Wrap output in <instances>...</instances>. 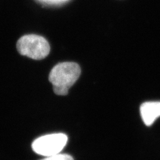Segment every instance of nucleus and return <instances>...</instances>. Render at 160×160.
Returning a JSON list of instances; mask_svg holds the SVG:
<instances>
[{
  "instance_id": "nucleus-1",
  "label": "nucleus",
  "mask_w": 160,
  "mask_h": 160,
  "mask_svg": "<svg viewBox=\"0 0 160 160\" xmlns=\"http://www.w3.org/2000/svg\"><path fill=\"white\" fill-rule=\"evenodd\" d=\"M80 74L81 68L76 63L63 62L57 64L49 76L55 93L58 96H66L69 89L77 82Z\"/></svg>"
},
{
  "instance_id": "nucleus-2",
  "label": "nucleus",
  "mask_w": 160,
  "mask_h": 160,
  "mask_svg": "<svg viewBox=\"0 0 160 160\" xmlns=\"http://www.w3.org/2000/svg\"><path fill=\"white\" fill-rule=\"evenodd\" d=\"M17 49L22 56L40 60L46 58L50 52V46L47 40L38 35H26L17 42Z\"/></svg>"
},
{
  "instance_id": "nucleus-3",
  "label": "nucleus",
  "mask_w": 160,
  "mask_h": 160,
  "mask_svg": "<svg viewBox=\"0 0 160 160\" xmlns=\"http://www.w3.org/2000/svg\"><path fill=\"white\" fill-rule=\"evenodd\" d=\"M66 134L59 133L46 135L37 138L32 143V149L36 153L46 157L59 154L68 142Z\"/></svg>"
},
{
  "instance_id": "nucleus-4",
  "label": "nucleus",
  "mask_w": 160,
  "mask_h": 160,
  "mask_svg": "<svg viewBox=\"0 0 160 160\" xmlns=\"http://www.w3.org/2000/svg\"><path fill=\"white\" fill-rule=\"evenodd\" d=\"M140 113L143 122L147 126H150L160 117V102H148L143 103L140 107Z\"/></svg>"
},
{
  "instance_id": "nucleus-5",
  "label": "nucleus",
  "mask_w": 160,
  "mask_h": 160,
  "mask_svg": "<svg viewBox=\"0 0 160 160\" xmlns=\"http://www.w3.org/2000/svg\"><path fill=\"white\" fill-rule=\"evenodd\" d=\"M41 160H73V158L68 154H61L59 153L55 156L46 157Z\"/></svg>"
},
{
  "instance_id": "nucleus-6",
  "label": "nucleus",
  "mask_w": 160,
  "mask_h": 160,
  "mask_svg": "<svg viewBox=\"0 0 160 160\" xmlns=\"http://www.w3.org/2000/svg\"><path fill=\"white\" fill-rule=\"evenodd\" d=\"M40 1L43 2L45 3H63L66 1H68V0H40Z\"/></svg>"
}]
</instances>
